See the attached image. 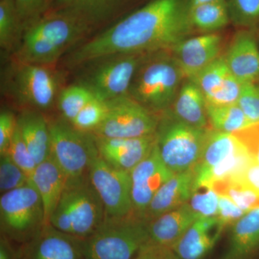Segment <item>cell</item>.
I'll list each match as a JSON object with an SVG mask.
<instances>
[{
    "label": "cell",
    "instance_id": "1",
    "mask_svg": "<svg viewBox=\"0 0 259 259\" xmlns=\"http://www.w3.org/2000/svg\"><path fill=\"white\" fill-rule=\"evenodd\" d=\"M188 0H152L68 56L71 66L115 54L172 52L192 32Z\"/></svg>",
    "mask_w": 259,
    "mask_h": 259
},
{
    "label": "cell",
    "instance_id": "2",
    "mask_svg": "<svg viewBox=\"0 0 259 259\" xmlns=\"http://www.w3.org/2000/svg\"><path fill=\"white\" fill-rule=\"evenodd\" d=\"M90 26L72 13L46 12L23 30L17 59L20 63L50 66L83 37Z\"/></svg>",
    "mask_w": 259,
    "mask_h": 259
},
{
    "label": "cell",
    "instance_id": "3",
    "mask_svg": "<svg viewBox=\"0 0 259 259\" xmlns=\"http://www.w3.org/2000/svg\"><path fill=\"white\" fill-rule=\"evenodd\" d=\"M185 80L171 52L149 54L136 71L128 95L157 115L169 110Z\"/></svg>",
    "mask_w": 259,
    "mask_h": 259
},
{
    "label": "cell",
    "instance_id": "4",
    "mask_svg": "<svg viewBox=\"0 0 259 259\" xmlns=\"http://www.w3.org/2000/svg\"><path fill=\"white\" fill-rule=\"evenodd\" d=\"M105 215L104 204L88 175L68 180L50 225L66 234L85 240L100 227Z\"/></svg>",
    "mask_w": 259,
    "mask_h": 259
},
{
    "label": "cell",
    "instance_id": "5",
    "mask_svg": "<svg viewBox=\"0 0 259 259\" xmlns=\"http://www.w3.org/2000/svg\"><path fill=\"white\" fill-rule=\"evenodd\" d=\"M149 241L148 222L132 213L105 220L83 241L85 259H134Z\"/></svg>",
    "mask_w": 259,
    "mask_h": 259
},
{
    "label": "cell",
    "instance_id": "6",
    "mask_svg": "<svg viewBox=\"0 0 259 259\" xmlns=\"http://www.w3.org/2000/svg\"><path fill=\"white\" fill-rule=\"evenodd\" d=\"M177 118L169 110L160 115L156 146L162 161L174 174L194 169L202 155L209 129Z\"/></svg>",
    "mask_w": 259,
    "mask_h": 259
},
{
    "label": "cell",
    "instance_id": "7",
    "mask_svg": "<svg viewBox=\"0 0 259 259\" xmlns=\"http://www.w3.org/2000/svg\"><path fill=\"white\" fill-rule=\"evenodd\" d=\"M1 235L19 245L30 241L45 226L42 199L31 182L2 194Z\"/></svg>",
    "mask_w": 259,
    "mask_h": 259
},
{
    "label": "cell",
    "instance_id": "8",
    "mask_svg": "<svg viewBox=\"0 0 259 259\" xmlns=\"http://www.w3.org/2000/svg\"><path fill=\"white\" fill-rule=\"evenodd\" d=\"M148 55L115 54L90 61L91 66L81 76L79 84L102 101L127 95L136 71Z\"/></svg>",
    "mask_w": 259,
    "mask_h": 259
},
{
    "label": "cell",
    "instance_id": "9",
    "mask_svg": "<svg viewBox=\"0 0 259 259\" xmlns=\"http://www.w3.org/2000/svg\"><path fill=\"white\" fill-rule=\"evenodd\" d=\"M51 154L68 180L88 175L90 163L98 154L91 133L80 131L62 117L49 122Z\"/></svg>",
    "mask_w": 259,
    "mask_h": 259
},
{
    "label": "cell",
    "instance_id": "10",
    "mask_svg": "<svg viewBox=\"0 0 259 259\" xmlns=\"http://www.w3.org/2000/svg\"><path fill=\"white\" fill-rule=\"evenodd\" d=\"M107 112L92 134L107 139H134L155 134L160 115L150 111L130 95L106 101Z\"/></svg>",
    "mask_w": 259,
    "mask_h": 259
},
{
    "label": "cell",
    "instance_id": "11",
    "mask_svg": "<svg viewBox=\"0 0 259 259\" xmlns=\"http://www.w3.org/2000/svg\"><path fill=\"white\" fill-rule=\"evenodd\" d=\"M88 176L110 218H123L133 213L131 172L112 166L100 156L93 158Z\"/></svg>",
    "mask_w": 259,
    "mask_h": 259
},
{
    "label": "cell",
    "instance_id": "12",
    "mask_svg": "<svg viewBox=\"0 0 259 259\" xmlns=\"http://www.w3.org/2000/svg\"><path fill=\"white\" fill-rule=\"evenodd\" d=\"M57 77L49 66L18 62L13 88L20 102L37 110H48L57 97Z\"/></svg>",
    "mask_w": 259,
    "mask_h": 259
},
{
    "label": "cell",
    "instance_id": "13",
    "mask_svg": "<svg viewBox=\"0 0 259 259\" xmlns=\"http://www.w3.org/2000/svg\"><path fill=\"white\" fill-rule=\"evenodd\" d=\"M175 175L162 161L156 144L147 157L131 171L133 213L144 219L155 194Z\"/></svg>",
    "mask_w": 259,
    "mask_h": 259
},
{
    "label": "cell",
    "instance_id": "14",
    "mask_svg": "<svg viewBox=\"0 0 259 259\" xmlns=\"http://www.w3.org/2000/svg\"><path fill=\"white\" fill-rule=\"evenodd\" d=\"M83 241L49 225L17 251L19 259H85Z\"/></svg>",
    "mask_w": 259,
    "mask_h": 259
},
{
    "label": "cell",
    "instance_id": "15",
    "mask_svg": "<svg viewBox=\"0 0 259 259\" xmlns=\"http://www.w3.org/2000/svg\"><path fill=\"white\" fill-rule=\"evenodd\" d=\"M100 156L112 166L131 172L147 157L156 144V133L134 139H107L94 135Z\"/></svg>",
    "mask_w": 259,
    "mask_h": 259
},
{
    "label": "cell",
    "instance_id": "16",
    "mask_svg": "<svg viewBox=\"0 0 259 259\" xmlns=\"http://www.w3.org/2000/svg\"><path fill=\"white\" fill-rule=\"evenodd\" d=\"M203 94L206 102L214 105L236 104L243 84L232 74L221 55L192 79Z\"/></svg>",
    "mask_w": 259,
    "mask_h": 259
},
{
    "label": "cell",
    "instance_id": "17",
    "mask_svg": "<svg viewBox=\"0 0 259 259\" xmlns=\"http://www.w3.org/2000/svg\"><path fill=\"white\" fill-rule=\"evenodd\" d=\"M222 37L205 34L187 38L172 51L185 79H192L221 56Z\"/></svg>",
    "mask_w": 259,
    "mask_h": 259
},
{
    "label": "cell",
    "instance_id": "18",
    "mask_svg": "<svg viewBox=\"0 0 259 259\" xmlns=\"http://www.w3.org/2000/svg\"><path fill=\"white\" fill-rule=\"evenodd\" d=\"M225 229L218 217L198 218L172 250L179 259H203L213 249Z\"/></svg>",
    "mask_w": 259,
    "mask_h": 259
},
{
    "label": "cell",
    "instance_id": "19",
    "mask_svg": "<svg viewBox=\"0 0 259 259\" xmlns=\"http://www.w3.org/2000/svg\"><path fill=\"white\" fill-rule=\"evenodd\" d=\"M223 56L232 74L242 84L259 81V49L250 30L237 32Z\"/></svg>",
    "mask_w": 259,
    "mask_h": 259
},
{
    "label": "cell",
    "instance_id": "20",
    "mask_svg": "<svg viewBox=\"0 0 259 259\" xmlns=\"http://www.w3.org/2000/svg\"><path fill=\"white\" fill-rule=\"evenodd\" d=\"M196 182L194 169L175 174L166 182L148 206L144 219L148 222L188 202Z\"/></svg>",
    "mask_w": 259,
    "mask_h": 259
},
{
    "label": "cell",
    "instance_id": "21",
    "mask_svg": "<svg viewBox=\"0 0 259 259\" xmlns=\"http://www.w3.org/2000/svg\"><path fill=\"white\" fill-rule=\"evenodd\" d=\"M30 180L42 199L45 226H49L67 183V177L51 156L37 165Z\"/></svg>",
    "mask_w": 259,
    "mask_h": 259
},
{
    "label": "cell",
    "instance_id": "22",
    "mask_svg": "<svg viewBox=\"0 0 259 259\" xmlns=\"http://www.w3.org/2000/svg\"><path fill=\"white\" fill-rule=\"evenodd\" d=\"M198 217L187 203L148 222V243L172 248Z\"/></svg>",
    "mask_w": 259,
    "mask_h": 259
},
{
    "label": "cell",
    "instance_id": "23",
    "mask_svg": "<svg viewBox=\"0 0 259 259\" xmlns=\"http://www.w3.org/2000/svg\"><path fill=\"white\" fill-rule=\"evenodd\" d=\"M259 249V207L231 227L227 249L221 259H251Z\"/></svg>",
    "mask_w": 259,
    "mask_h": 259
},
{
    "label": "cell",
    "instance_id": "24",
    "mask_svg": "<svg viewBox=\"0 0 259 259\" xmlns=\"http://www.w3.org/2000/svg\"><path fill=\"white\" fill-rule=\"evenodd\" d=\"M169 110L177 118L188 125L199 128L210 127L205 98L192 80L184 81Z\"/></svg>",
    "mask_w": 259,
    "mask_h": 259
},
{
    "label": "cell",
    "instance_id": "25",
    "mask_svg": "<svg viewBox=\"0 0 259 259\" xmlns=\"http://www.w3.org/2000/svg\"><path fill=\"white\" fill-rule=\"evenodd\" d=\"M18 125L22 137L37 165L51 156V142L49 122L38 111L24 112Z\"/></svg>",
    "mask_w": 259,
    "mask_h": 259
},
{
    "label": "cell",
    "instance_id": "26",
    "mask_svg": "<svg viewBox=\"0 0 259 259\" xmlns=\"http://www.w3.org/2000/svg\"><path fill=\"white\" fill-rule=\"evenodd\" d=\"M233 134L209 129L202 155L194 168L196 175L203 173L222 163L241 146Z\"/></svg>",
    "mask_w": 259,
    "mask_h": 259
},
{
    "label": "cell",
    "instance_id": "27",
    "mask_svg": "<svg viewBox=\"0 0 259 259\" xmlns=\"http://www.w3.org/2000/svg\"><path fill=\"white\" fill-rule=\"evenodd\" d=\"M192 29L210 32L224 28L231 20L227 0H216L190 9Z\"/></svg>",
    "mask_w": 259,
    "mask_h": 259
},
{
    "label": "cell",
    "instance_id": "28",
    "mask_svg": "<svg viewBox=\"0 0 259 259\" xmlns=\"http://www.w3.org/2000/svg\"><path fill=\"white\" fill-rule=\"evenodd\" d=\"M207 120L211 128L233 134L251 125L238 104L214 105L206 102Z\"/></svg>",
    "mask_w": 259,
    "mask_h": 259
},
{
    "label": "cell",
    "instance_id": "29",
    "mask_svg": "<svg viewBox=\"0 0 259 259\" xmlns=\"http://www.w3.org/2000/svg\"><path fill=\"white\" fill-rule=\"evenodd\" d=\"M211 187L219 195L226 196L245 212L259 207L258 194L243 182L236 180L221 181Z\"/></svg>",
    "mask_w": 259,
    "mask_h": 259
},
{
    "label": "cell",
    "instance_id": "30",
    "mask_svg": "<svg viewBox=\"0 0 259 259\" xmlns=\"http://www.w3.org/2000/svg\"><path fill=\"white\" fill-rule=\"evenodd\" d=\"M23 32L13 0H0V46L10 51Z\"/></svg>",
    "mask_w": 259,
    "mask_h": 259
},
{
    "label": "cell",
    "instance_id": "31",
    "mask_svg": "<svg viewBox=\"0 0 259 259\" xmlns=\"http://www.w3.org/2000/svg\"><path fill=\"white\" fill-rule=\"evenodd\" d=\"M94 97L80 84L64 89L58 96V107L62 117L71 122Z\"/></svg>",
    "mask_w": 259,
    "mask_h": 259
},
{
    "label": "cell",
    "instance_id": "32",
    "mask_svg": "<svg viewBox=\"0 0 259 259\" xmlns=\"http://www.w3.org/2000/svg\"><path fill=\"white\" fill-rule=\"evenodd\" d=\"M187 203L198 218L217 217L219 194L211 186L194 185L192 195Z\"/></svg>",
    "mask_w": 259,
    "mask_h": 259
},
{
    "label": "cell",
    "instance_id": "33",
    "mask_svg": "<svg viewBox=\"0 0 259 259\" xmlns=\"http://www.w3.org/2000/svg\"><path fill=\"white\" fill-rule=\"evenodd\" d=\"M107 112V102L94 97L71 123L80 131L92 134L101 125L106 117Z\"/></svg>",
    "mask_w": 259,
    "mask_h": 259
},
{
    "label": "cell",
    "instance_id": "34",
    "mask_svg": "<svg viewBox=\"0 0 259 259\" xmlns=\"http://www.w3.org/2000/svg\"><path fill=\"white\" fill-rule=\"evenodd\" d=\"M0 192L2 194L23 187L30 178L13 161L8 153L0 156Z\"/></svg>",
    "mask_w": 259,
    "mask_h": 259
},
{
    "label": "cell",
    "instance_id": "35",
    "mask_svg": "<svg viewBox=\"0 0 259 259\" xmlns=\"http://www.w3.org/2000/svg\"><path fill=\"white\" fill-rule=\"evenodd\" d=\"M231 20L238 26L254 28L259 25V0H227Z\"/></svg>",
    "mask_w": 259,
    "mask_h": 259
},
{
    "label": "cell",
    "instance_id": "36",
    "mask_svg": "<svg viewBox=\"0 0 259 259\" xmlns=\"http://www.w3.org/2000/svg\"><path fill=\"white\" fill-rule=\"evenodd\" d=\"M7 153L30 178L36 168L37 163L22 137L18 125H17L16 131Z\"/></svg>",
    "mask_w": 259,
    "mask_h": 259
},
{
    "label": "cell",
    "instance_id": "37",
    "mask_svg": "<svg viewBox=\"0 0 259 259\" xmlns=\"http://www.w3.org/2000/svg\"><path fill=\"white\" fill-rule=\"evenodd\" d=\"M237 104L252 124L259 122V81L243 84Z\"/></svg>",
    "mask_w": 259,
    "mask_h": 259
},
{
    "label": "cell",
    "instance_id": "38",
    "mask_svg": "<svg viewBox=\"0 0 259 259\" xmlns=\"http://www.w3.org/2000/svg\"><path fill=\"white\" fill-rule=\"evenodd\" d=\"M23 31L40 18L49 8V0H13Z\"/></svg>",
    "mask_w": 259,
    "mask_h": 259
},
{
    "label": "cell",
    "instance_id": "39",
    "mask_svg": "<svg viewBox=\"0 0 259 259\" xmlns=\"http://www.w3.org/2000/svg\"><path fill=\"white\" fill-rule=\"evenodd\" d=\"M93 3V0H53L50 11L72 13L92 25L90 13Z\"/></svg>",
    "mask_w": 259,
    "mask_h": 259
},
{
    "label": "cell",
    "instance_id": "40",
    "mask_svg": "<svg viewBox=\"0 0 259 259\" xmlns=\"http://www.w3.org/2000/svg\"><path fill=\"white\" fill-rule=\"evenodd\" d=\"M233 135L243 145L250 158L259 165V122L251 124Z\"/></svg>",
    "mask_w": 259,
    "mask_h": 259
},
{
    "label": "cell",
    "instance_id": "41",
    "mask_svg": "<svg viewBox=\"0 0 259 259\" xmlns=\"http://www.w3.org/2000/svg\"><path fill=\"white\" fill-rule=\"evenodd\" d=\"M246 213L226 196L219 195L217 217L225 228L233 226Z\"/></svg>",
    "mask_w": 259,
    "mask_h": 259
},
{
    "label": "cell",
    "instance_id": "42",
    "mask_svg": "<svg viewBox=\"0 0 259 259\" xmlns=\"http://www.w3.org/2000/svg\"><path fill=\"white\" fill-rule=\"evenodd\" d=\"M18 125V119L9 111H3L0 115V155L8 152L10 143Z\"/></svg>",
    "mask_w": 259,
    "mask_h": 259
},
{
    "label": "cell",
    "instance_id": "43",
    "mask_svg": "<svg viewBox=\"0 0 259 259\" xmlns=\"http://www.w3.org/2000/svg\"><path fill=\"white\" fill-rule=\"evenodd\" d=\"M134 259H179L171 248L148 243Z\"/></svg>",
    "mask_w": 259,
    "mask_h": 259
},
{
    "label": "cell",
    "instance_id": "44",
    "mask_svg": "<svg viewBox=\"0 0 259 259\" xmlns=\"http://www.w3.org/2000/svg\"><path fill=\"white\" fill-rule=\"evenodd\" d=\"M236 181L243 182L259 195V165L252 160L243 176Z\"/></svg>",
    "mask_w": 259,
    "mask_h": 259
},
{
    "label": "cell",
    "instance_id": "45",
    "mask_svg": "<svg viewBox=\"0 0 259 259\" xmlns=\"http://www.w3.org/2000/svg\"><path fill=\"white\" fill-rule=\"evenodd\" d=\"M116 0H93L90 13L92 25L101 20L112 9Z\"/></svg>",
    "mask_w": 259,
    "mask_h": 259
},
{
    "label": "cell",
    "instance_id": "46",
    "mask_svg": "<svg viewBox=\"0 0 259 259\" xmlns=\"http://www.w3.org/2000/svg\"><path fill=\"white\" fill-rule=\"evenodd\" d=\"M0 259H19L17 249H15L11 241L3 235L0 238Z\"/></svg>",
    "mask_w": 259,
    "mask_h": 259
},
{
    "label": "cell",
    "instance_id": "47",
    "mask_svg": "<svg viewBox=\"0 0 259 259\" xmlns=\"http://www.w3.org/2000/svg\"><path fill=\"white\" fill-rule=\"evenodd\" d=\"M214 1H216V0H188L189 9L197 6V5L211 3V2Z\"/></svg>",
    "mask_w": 259,
    "mask_h": 259
}]
</instances>
